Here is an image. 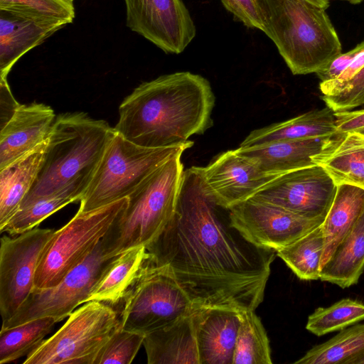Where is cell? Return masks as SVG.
I'll list each match as a JSON object with an SVG mask.
<instances>
[{
  "label": "cell",
  "mask_w": 364,
  "mask_h": 364,
  "mask_svg": "<svg viewBox=\"0 0 364 364\" xmlns=\"http://www.w3.org/2000/svg\"><path fill=\"white\" fill-rule=\"evenodd\" d=\"M241 312L199 308L194 313L200 364H233Z\"/></svg>",
  "instance_id": "cell-18"
},
{
  "label": "cell",
  "mask_w": 364,
  "mask_h": 364,
  "mask_svg": "<svg viewBox=\"0 0 364 364\" xmlns=\"http://www.w3.org/2000/svg\"><path fill=\"white\" fill-rule=\"evenodd\" d=\"M312 161L323 168L337 186L364 189V134L355 131L337 133L328 138Z\"/></svg>",
  "instance_id": "cell-20"
},
{
  "label": "cell",
  "mask_w": 364,
  "mask_h": 364,
  "mask_svg": "<svg viewBox=\"0 0 364 364\" xmlns=\"http://www.w3.org/2000/svg\"><path fill=\"white\" fill-rule=\"evenodd\" d=\"M225 8L249 28L264 29L260 0H220Z\"/></svg>",
  "instance_id": "cell-36"
},
{
  "label": "cell",
  "mask_w": 364,
  "mask_h": 364,
  "mask_svg": "<svg viewBox=\"0 0 364 364\" xmlns=\"http://www.w3.org/2000/svg\"><path fill=\"white\" fill-rule=\"evenodd\" d=\"M363 50L364 41L358 44L353 49L338 55L325 67L317 71L316 73V75L321 82L335 80Z\"/></svg>",
  "instance_id": "cell-37"
},
{
  "label": "cell",
  "mask_w": 364,
  "mask_h": 364,
  "mask_svg": "<svg viewBox=\"0 0 364 364\" xmlns=\"http://www.w3.org/2000/svg\"><path fill=\"white\" fill-rule=\"evenodd\" d=\"M364 355V324L347 327L331 339L315 346L296 364H353Z\"/></svg>",
  "instance_id": "cell-27"
},
{
  "label": "cell",
  "mask_w": 364,
  "mask_h": 364,
  "mask_svg": "<svg viewBox=\"0 0 364 364\" xmlns=\"http://www.w3.org/2000/svg\"><path fill=\"white\" fill-rule=\"evenodd\" d=\"M215 101L204 77L188 71L163 75L140 84L124 98L114 128L141 146H176L213 126Z\"/></svg>",
  "instance_id": "cell-2"
},
{
  "label": "cell",
  "mask_w": 364,
  "mask_h": 364,
  "mask_svg": "<svg viewBox=\"0 0 364 364\" xmlns=\"http://www.w3.org/2000/svg\"><path fill=\"white\" fill-rule=\"evenodd\" d=\"M182 154L159 166L127 197V205L101 240L106 255L146 247L164 230L176 208L185 171Z\"/></svg>",
  "instance_id": "cell-5"
},
{
  "label": "cell",
  "mask_w": 364,
  "mask_h": 364,
  "mask_svg": "<svg viewBox=\"0 0 364 364\" xmlns=\"http://www.w3.org/2000/svg\"><path fill=\"white\" fill-rule=\"evenodd\" d=\"M114 134V128L106 121L95 119L82 112L58 115L47 138L37 178L19 209L66 188L76 187L85 192Z\"/></svg>",
  "instance_id": "cell-3"
},
{
  "label": "cell",
  "mask_w": 364,
  "mask_h": 364,
  "mask_svg": "<svg viewBox=\"0 0 364 364\" xmlns=\"http://www.w3.org/2000/svg\"><path fill=\"white\" fill-rule=\"evenodd\" d=\"M120 327L146 335L192 314L197 308L168 265L149 258L124 297Z\"/></svg>",
  "instance_id": "cell-7"
},
{
  "label": "cell",
  "mask_w": 364,
  "mask_h": 364,
  "mask_svg": "<svg viewBox=\"0 0 364 364\" xmlns=\"http://www.w3.org/2000/svg\"><path fill=\"white\" fill-rule=\"evenodd\" d=\"M336 191L337 185L332 178L316 164L277 176L251 198L306 218L325 219Z\"/></svg>",
  "instance_id": "cell-14"
},
{
  "label": "cell",
  "mask_w": 364,
  "mask_h": 364,
  "mask_svg": "<svg viewBox=\"0 0 364 364\" xmlns=\"http://www.w3.org/2000/svg\"><path fill=\"white\" fill-rule=\"evenodd\" d=\"M14 97L6 78H0V127L10 119L19 106Z\"/></svg>",
  "instance_id": "cell-39"
},
{
  "label": "cell",
  "mask_w": 364,
  "mask_h": 364,
  "mask_svg": "<svg viewBox=\"0 0 364 364\" xmlns=\"http://www.w3.org/2000/svg\"><path fill=\"white\" fill-rule=\"evenodd\" d=\"M63 21L0 9V78L28 51L65 25Z\"/></svg>",
  "instance_id": "cell-17"
},
{
  "label": "cell",
  "mask_w": 364,
  "mask_h": 364,
  "mask_svg": "<svg viewBox=\"0 0 364 364\" xmlns=\"http://www.w3.org/2000/svg\"><path fill=\"white\" fill-rule=\"evenodd\" d=\"M353 364H364V355L355 360Z\"/></svg>",
  "instance_id": "cell-41"
},
{
  "label": "cell",
  "mask_w": 364,
  "mask_h": 364,
  "mask_svg": "<svg viewBox=\"0 0 364 364\" xmlns=\"http://www.w3.org/2000/svg\"><path fill=\"white\" fill-rule=\"evenodd\" d=\"M364 271V210L321 267L319 279L348 288Z\"/></svg>",
  "instance_id": "cell-24"
},
{
  "label": "cell",
  "mask_w": 364,
  "mask_h": 364,
  "mask_svg": "<svg viewBox=\"0 0 364 364\" xmlns=\"http://www.w3.org/2000/svg\"><path fill=\"white\" fill-rule=\"evenodd\" d=\"M337 134L335 112L328 106L252 131L240 144L247 148L278 141L333 136Z\"/></svg>",
  "instance_id": "cell-22"
},
{
  "label": "cell",
  "mask_w": 364,
  "mask_h": 364,
  "mask_svg": "<svg viewBox=\"0 0 364 364\" xmlns=\"http://www.w3.org/2000/svg\"><path fill=\"white\" fill-rule=\"evenodd\" d=\"M53 229L33 228L15 238L4 235L0 245V312L2 323L15 315L34 289L41 255Z\"/></svg>",
  "instance_id": "cell-11"
},
{
  "label": "cell",
  "mask_w": 364,
  "mask_h": 364,
  "mask_svg": "<svg viewBox=\"0 0 364 364\" xmlns=\"http://www.w3.org/2000/svg\"><path fill=\"white\" fill-rule=\"evenodd\" d=\"M144 335L119 327L102 348L94 364H130L143 344Z\"/></svg>",
  "instance_id": "cell-33"
},
{
  "label": "cell",
  "mask_w": 364,
  "mask_h": 364,
  "mask_svg": "<svg viewBox=\"0 0 364 364\" xmlns=\"http://www.w3.org/2000/svg\"><path fill=\"white\" fill-rule=\"evenodd\" d=\"M321 225L276 251L277 255L301 280L319 279L320 264L324 249Z\"/></svg>",
  "instance_id": "cell-28"
},
{
  "label": "cell",
  "mask_w": 364,
  "mask_h": 364,
  "mask_svg": "<svg viewBox=\"0 0 364 364\" xmlns=\"http://www.w3.org/2000/svg\"><path fill=\"white\" fill-rule=\"evenodd\" d=\"M337 133L358 132L364 134V109L335 112Z\"/></svg>",
  "instance_id": "cell-38"
},
{
  "label": "cell",
  "mask_w": 364,
  "mask_h": 364,
  "mask_svg": "<svg viewBox=\"0 0 364 364\" xmlns=\"http://www.w3.org/2000/svg\"><path fill=\"white\" fill-rule=\"evenodd\" d=\"M228 210L231 224L248 241L275 251L294 242L324 221L306 218L254 198Z\"/></svg>",
  "instance_id": "cell-12"
},
{
  "label": "cell",
  "mask_w": 364,
  "mask_h": 364,
  "mask_svg": "<svg viewBox=\"0 0 364 364\" xmlns=\"http://www.w3.org/2000/svg\"><path fill=\"white\" fill-rule=\"evenodd\" d=\"M364 109V108H363Z\"/></svg>",
  "instance_id": "cell-44"
},
{
  "label": "cell",
  "mask_w": 364,
  "mask_h": 364,
  "mask_svg": "<svg viewBox=\"0 0 364 364\" xmlns=\"http://www.w3.org/2000/svg\"><path fill=\"white\" fill-rule=\"evenodd\" d=\"M364 210V189L341 184L321 225L324 249L320 268L327 262L338 245L349 232Z\"/></svg>",
  "instance_id": "cell-25"
},
{
  "label": "cell",
  "mask_w": 364,
  "mask_h": 364,
  "mask_svg": "<svg viewBox=\"0 0 364 364\" xmlns=\"http://www.w3.org/2000/svg\"><path fill=\"white\" fill-rule=\"evenodd\" d=\"M58 321L52 317L37 318L22 324L1 328L0 363L13 362L36 349Z\"/></svg>",
  "instance_id": "cell-30"
},
{
  "label": "cell",
  "mask_w": 364,
  "mask_h": 364,
  "mask_svg": "<svg viewBox=\"0 0 364 364\" xmlns=\"http://www.w3.org/2000/svg\"><path fill=\"white\" fill-rule=\"evenodd\" d=\"M330 137L278 141L235 150L251 159L262 172L281 175L316 165L312 161L313 156L323 149Z\"/></svg>",
  "instance_id": "cell-21"
},
{
  "label": "cell",
  "mask_w": 364,
  "mask_h": 364,
  "mask_svg": "<svg viewBox=\"0 0 364 364\" xmlns=\"http://www.w3.org/2000/svg\"><path fill=\"white\" fill-rule=\"evenodd\" d=\"M195 311L144 335L143 345L149 364H200Z\"/></svg>",
  "instance_id": "cell-19"
},
{
  "label": "cell",
  "mask_w": 364,
  "mask_h": 364,
  "mask_svg": "<svg viewBox=\"0 0 364 364\" xmlns=\"http://www.w3.org/2000/svg\"><path fill=\"white\" fill-rule=\"evenodd\" d=\"M309 3L316 6L319 8L326 9L329 6V1L328 0H305Z\"/></svg>",
  "instance_id": "cell-40"
},
{
  "label": "cell",
  "mask_w": 364,
  "mask_h": 364,
  "mask_svg": "<svg viewBox=\"0 0 364 364\" xmlns=\"http://www.w3.org/2000/svg\"><path fill=\"white\" fill-rule=\"evenodd\" d=\"M364 320V304L343 299L328 307H318L309 316L306 328L321 336L338 331Z\"/></svg>",
  "instance_id": "cell-32"
},
{
  "label": "cell",
  "mask_w": 364,
  "mask_h": 364,
  "mask_svg": "<svg viewBox=\"0 0 364 364\" xmlns=\"http://www.w3.org/2000/svg\"><path fill=\"white\" fill-rule=\"evenodd\" d=\"M233 364H272L271 349L265 329L255 311L240 314Z\"/></svg>",
  "instance_id": "cell-31"
},
{
  "label": "cell",
  "mask_w": 364,
  "mask_h": 364,
  "mask_svg": "<svg viewBox=\"0 0 364 364\" xmlns=\"http://www.w3.org/2000/svg\"><path fill=\"white\" fill-rule=\"evenodd\" d=\"M225 210L196 167L186 169L174 215L146 250L153 264L169 267L197 308L255 311L277 252L248 241Z\"/></svg>",
  "instance_id": "cell-1"
},
{
  "label": "cell",
  "mask_w": 364,
  "mask_h": 364,
  "mask_svg": "<svg viewBox=\"0 0 364 364\" xmlns=\"http://www.w3.org/2000/svg\"><path fill=\"white\" fill-rule=\"evenodd\" d=\"M119 326L116 311L107 303L85 302L55 333L27 355L23 363L94 364Z\"/></svg>",
  "instance_id": "cell-8"
},
{
  "label": "cell",
  "mask_w": 364,
  "mask_h": 364,
  "mask_svg": "<svg viewBox=\"0 0 364 364\" xmlns=\"http://www.w3.org/2000/svg\"><path fill=\"white\" fill-rule=\"evenodd\" d=\"M340 1H348L352 4H358L361 3L363 0H340Z\"/></svg>",
  "instance_id": "cell-42"
},
{
  "label": "cell",
  "mask_w": 364,
  "mask_h": 364,
  "mask_svg": "<svg viewBox=\"0 0 364 364\" xmlns=\"http://www.w3.org/2000/svg\"><path fill=\"white\" fill-rule=\"evenodd\" d=\"M260 2L263 32L293 75L316 73L341 53V43L325 9L305 0Z\"/></svg>",
  "instance_id": "cell-4"
},
{
  "label": "cell",
  "mask_w": 364,
  "mask_h": 364,
  "mask_svg": "<svg viewBox=\"0 0 364 364\" xmlns=\"http://www.w3.org/2000/svg\"><path fill=\"white\" fill-rule=\"evenodd\" d=\"M326 106L334 112L350 110L364 105V67L350 81L333 95L321 97Z\"/></svg>",
  "instance_id": "cell-35"
},
{
  "label": "cell",
  "mask_w": 364,
  "mask_h": 364,
  "mask_svg": "<svg viewBox=\"0 0 364 364\" xmlns=\"http://www.w3.org/2000/svg\"><path fill=\"white\" fill-rule=\"evenodd\" d=\"M63 1H67V2H69V3H72V4H73V1H74V0H63Z\"/></svg>",
  "instance_id": "cell-43"
},
{
  "label": "cell",
  "mask_w": 364,
  "mask_h": 364,
  "mask_svg": "<svg viewBox=\"0 0 364 364\" xmlns=\"http://www.w3.org/2000/svg\"><path fill=\"white\" fill-rule=\"evenodd\" d=\"M119 255H106L100 241L87 258L70 270L56 286L44 289H34L15 315L2 323L1 328L16 326L37 318L52 317L59 322L68 317L78 306L86 302Z\"/></svg>",
  "instance_id": "cell-10"
},
{
  "label": "cell",
  "mask_w": 364,
  "mask_h": 364,
  "mask_svg": "<svg viewBox=\"0 0 364 364\" xmlns=\"http://www.w3.org/2000/svg\"><path fill=\"white\" fill-rule=\"evenodd\" d=\"M0 9L63 21L68 24L75 16L73 4L63 0H0Z\"/></svg>",
  "instance_id": "cell-34"
},
{
  "label": "cell",
  "mask_w": 364,
  "mask_h": 364,
  "mask_svg": "<svg viewBox=\"0 0 364 364\" xmlns=\"http://www.w3.org/2000/svg\"><path fill=\"white\" fill-rule=\"evenodd\" d=\"M126 25L166 53L179 54L196 34L182 0H124Z\"/></svg>",
  "instance_id": "cell-13"
},
{
  "label": "cell",
  "mask_w": 364,
  "mask_h": 364,
  "mask_svg": "<svg viewBox=\"0 0 364 364\" xmlns=\"http://www.w3.org/2000/svg\"><path fill=\"white\" fill-rule=\"evenodd\" d=\"M127 203L128 198H124L92 210H78L66 225L55 231L39 260L34 289L56 286L70 270L82 262Z\"/></svg>",
  "instance_id": "cell-9"
},
{
  "label": "cell",
  "mask_w": 364,
  "mask_h": 364,
  "mask_svg": "<svg viewBox=\"0 0 364 364\" xmlns=\"http://www.w3.org/2000/svg\"><path fill=\"white\" fill-rule=\"evenodd\" d=\"M84 193L81 188L69 187L41 197L19 209L0 232H5L14 236L31 230L64 206L80 201Z\"/></svg>",
  "instance_id": "cell-29"
},
{
  "label": "cell",
  "mask_w": 364,
  "mask_h": 364,
  "mask_svg": "<svg viewBox=\"0 0 364 364\" xmlns=\"http://www.w3.org/2000/svg\"><path fill=\"white\" fill-rule=\"evenodd\" d=\"M205 191L225 208L243 202L279 175L262 172L235 149L223 151L205 166H195Z\"/></svg>",
  "instance_id": "cell-15"
},
{
  "label": "cell",
  "mask_w": 364,
  "mask_h": 364,
  "mask_svg": "<svg viewBox=\"0 0 364 364\" xmlns=\"http://www.w3.org/2000/svg\"><path fill=\"white\" fill-rule=\"evenodd\" d=\"M43 103L19 105L0 131V170L43 143L55 119Z\"/></svg>",
  "instance_id": "cell-16"
},
{
  "label": "cell",
  "mask_w": 364,
  "mask_h": 364,
  "mask_svg": "<svg viewBox=\"0 0 364 364\" xmlns=\"http://www.w3.org/2000/svg\"><path fill=\"white\" fill-rule=\"evenodd\" d=\"M46 140L33 151L0 170V230L18 210L41 169Z\"/></svg>",
  "instance_id": "cell-23"
},
{
  "label": "cell",
  "mask_w": 364,
  "mask_h": 364,
  "mask_svg": "<svg viewBox=\"0 0 364 364\" xmlns=\"http://www.w3.org/2000/svg\"><path fill=\"white\" fill-rule=\"evenodd\" d=\"M149 260L145 246L135 247L120 254L97 284L86 302L98 301L115 304L140 275Z\"/></svg>",
  "instance_id": "cell-26"
},
{
  "label": "cell",
  "mask_w": 364,
  "mask_h": 364,
  "mask_svg": "<svg viewBox=\"0 0 364 364\" xmlns=\"http://www.w3.org/2000/svg\"><path fill=\"white\" fill-rule=\"evenodd\" d=\"M193 141L162 148L135 144L116 132L80 202L87 212L127 198L159 166L192 147Z\"/></svg>",
  "instance_id": "cell-6"
}]
</instances>
